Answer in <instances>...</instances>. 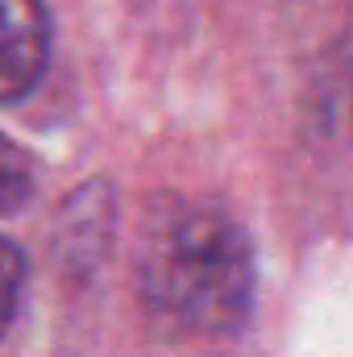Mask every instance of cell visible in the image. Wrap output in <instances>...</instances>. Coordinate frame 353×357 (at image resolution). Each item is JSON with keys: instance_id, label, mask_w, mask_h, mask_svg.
Wrapping results in <instances>:
<instances>
[{"instance_id": "1", "label": "cell", "mask_w": 353, "mask_h": 357, "mask_svg": "<svg viewBox=\"0 0 353 357\" xmlns=\"http://www.w3.org/2000/svg\"><path fill=\"white\" fill-rule=\"evenodd\" d=\"M137 274L150 307L204 337L241 328L254 307V245L225 208L183 204L163 212Z\"/></svg>"}, {"instance_id": "2", "label": "cell", "mask_w": 353, "mask_h": 357, "mask_svg": "<svg viewBox=\"0 0 353 357\" xmlns=\"http://www.w3.org/2000/svg\"><path fill=\"white\" fill-rule=\"evenodd\" d=\"M50 63L46 0H0V104H13L42 84Z\"/></svg>"}, {"instance_id": "3", "label": "cell", "mask_w": 353, "mask_h": 357, "mask_svg": "<svg viewBox=\"0 0 353 357\" xmlns=\"http://www.w3.org/2000/svg\"><path fill=\"white\" fill-rule=\"evenodd\" d=\"M33 162L21 154V146H13L4 133H0V216H13L21 212L29 199H33Z\"/></svg>"}, {"instance_id": "4", "label": "cell", "mask_w": 353, "mask_h": 357, "mask_svg": "<svg viewBox=\"0 0 353 357\" xmlns=\"http://www.w3.org/2000/svg\"><path fill=\"white\" fill-rule=\"evenodd\" d=\"M21 295H25V258H21V250L13 241L0 237V341L17 320Z\"/></svg>"}]
</instances>
